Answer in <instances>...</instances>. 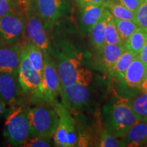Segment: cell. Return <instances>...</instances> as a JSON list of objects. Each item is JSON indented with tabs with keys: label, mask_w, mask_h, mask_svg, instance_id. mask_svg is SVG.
<instances>
[{
	"label": "cell",
	"mask_w": 147,
	"mask_h": 147,
	"mask_svg": "<svg viewBox=\"0 0 147 147\" xmlns=\"http://www.w3.org/2000/svg\"><path fill=\"white\" fill-rule=\"evenodd\" d=\"M7 111V104L0 100V117Z\"/></svg>",
	"instance_id": "cell-34"
},
{
	"label": "cell",
	"mask_w": 147,
	"mask_h": 147,
	"mask_svg": "<svg viewBox=\"0 0 147 147\" xmlns=\"http://www.w3.org/2000/svg\"><path fill=\"white\" fill-rule=\"evenodd\" d=\"M25 16V37L28 41L38 46L45 53L54 54L53 46L49 39L41 18L38 14L32 0H21Z\"/></svg>",
	"instance_id": "cell-6"
},
{
	"label": "cell",
	"mask_w": 147,
	"mask_h": 147,
	"mask_svg": "<svg viewBox=\"0 0 147 147\" xmlns=\"http://www.w3.org/2000/svg\"><path fill=\"white\" fill-rule=\"evenodd\" d=\"M112 1V0H108L107 1Z\"/></svg>",
	"instance_id": "cell-37"
},
{
	"label": "cell",
	"mask_w": 147,
	"mask_h": 147,
	"mask_svg": "<svg viewBox=\"0 0 147 147\" xmlns=\"http://www.w3.org/2000/svg\"><path fill=\"white\" fill-rule=\"evenodd\" d=\"M138 56L140 59L142 61V62L144 64L147 68V42L144 45V47L142 48V51L138 55Z\"/></svg>",
	"instance_id": "cell-32"
},
{
	"label": "cell",
	"mask_w": 147,
	"mask_h": 147,
	"mask_svg": "<svg viewBox=\"0 0 147 147\" xmlns=\"http://www.w3.org/2000/svg\"><path fill=\"white\" fill-rule=\"evenodd\" d=\"M29 136L53 138L57 127L59 117L55 108L47 102L36 104L27 110Z\"/></svg>",
	"instance_id": "cell-4"
},
{
	"label": "cell",
	"mask_w": 147,
	"mask_h": 147,
	"mask_svg": "<svg viewBox=\"0 0 147 147\" xmlns=\"http://www.w3.org/2000/svg\"><path fill=\"white\" fill-rule=\"evenodd\" d=\"M3 44H5L4 42H3L2 41H1V40H0V45H3Z\"/></svg>",
	"instance_id": "cell-36"
},
{
	"label": "cell",
	"mask_w": 147,
	"mask_h": 147,
	"mask_svg": "<svg viewBox=\"0 0 147 147\" xmlns=\"http://www.w3.org/2000/svg\"><path fill=\"white\" fill-rule=\"evenodd\" d=\"M121 138L127 146H147V122L137 121Z\"/></svg>",
	"instance_id": "cell-17"
},
{
	"label": "cell",
	"mask_w": 147,
	"mask_h": 147,
	"mask_svg": "<svg viewBox=\"0 0 147 147\" xmlns=\"http://www.w3.org/2000/svg\"><path fill=\"white\" fill-rule=\"evenodd\" d=\"M106 6L109 9L110 12L115 18L131 21L136 23V14L132 11L128 10L127 8H125L115 0L107 1L106 3Z\"/></svg>",
	"instance_id": "cell-24"
},
{
	"label": "cell",
	"mask_w": 147,
	"mask_h": 147,
	"mask_svg": "<svg viewBox=\"0 0 147 147\" xmlns=\"http://www.w3.org/2000/svg\"><path fill=\"white\" fill-rule=\"evenodd\" d=\"M125 51L124 46L106 44L99 51L102 56V63L109 76H112L116 63Z\"/></svg>",
	"instance_id": "cell-16"
},
{
	"label": "cell",
	"mask_w": 147,
	"mask_h": 147,
	"mask_svg": "<svg viewBox=\"0 0 147 147\" xmlns=\"http://www.w3.org/2000/svg\"><path fill=\"white\" fill-rule=\"evenodd\" d=\"M18 0H0V18L17 5Z\"/></svg>",
	"instance_id": "cell-29"
},
{
	"label": "cell",
	"mask_w": 147,
	"mask_h": 147,
	"mask_svg": "<svg viewBox=\"0 0 147 147\" xmlns=\"http://www.w3.org/2000/svg\"><path fill=\"white\" fill-rule=\"evenodd\" d=\"M21 44L0 45V73L18 76L21 60Z\"/></svg>",
	"instance_id": "cell-13"
},
{
	"label": "cell",
	"mask_w": 147,
	"mask_h": 147,
	"mask_svg": "<svg viewBox=\"0 0 147 147\" xmlns=\"http://www.w3.org/2000/svg\"><path fill=\"white\" fill-rule=\"evenodd\" d=\"M135 14L136 23L139 27L147 32V0L140 3Z\"/></svg>",
	"instance_id": "cell-28"
},
{
	"label": "cell",
	"mask_w": 147,
	"mask_h": 147,
	"mask_svg": "<svg viewBox=\"0 0 147 147\" xmlns=\"http://www.w3.org/2000/svg\"><path fill=\"white\" fill-rule=\"evenodd\" d=\"M28 58L34 68L43 78L44 52L40 48L33 42L27 40L22 44Z\"/></svg>",
	"instance_id": "cell-20"
},
{
	"label": "cell",
	"mask_w": 147,
	"mask_h": 147,
	"mask_svg": "<svg viewBox=\"0 0 147 147\" xmlns=\"http://www.w3.org/2000/svg\"><path fill=\"white\" fill-rule=\"evenodd\" d=\"M116 27L119 33L121 39L124 42L133 34L136 29L138 28V25L136 23L131 21L115 18Z\"/></svg>",
	"instance_id": "cell-25"
},
{
	"label": "cell",
	"mask_w": 147,
	"mask_h": 147,
	"mask_svg": "<svg viewBox=\"0 0 147 147\" xmlns=\"http://www.w3.org/2000/svg\"><path fill=\"white\" fill-rule=\"evenodd\" d=\"M22 94L23 93L18 76L0 73V100L12 106L20 103Z\"/></svg>",
	"instance_id": "cell-14"
},
{
	"label": "cell",
	"mask_w": 147,
	"mask_h": 147,
	"mask_svg": "<svg viewBox=\"0 0 147 147\" xmlns=\"http://www.w3.org/2000/svg\"><path fill=\"white\" fill-rule=\"evenodd\" d=\"M146 69V67L140 59L138 56L136 55L134 57L127 69L124 78L119 81L123 84V89L127 90V92L128 95H131L133 97L140 91V87L144 79Z\"/></svg>",
	"instance_id": "cell-12"
},
{
	"label": "cell",
	"mask_w": 147,
	"mask_h": 147,
	"mask_svg": "<svg viewBox=\"0 0 147 147\" xmlns=\"http://www.w3.org/2000/svg\"><path fill=\"white\" fill-rule=\"evenodd\" d=\"M134 57L135 56L127 50L125 51V52L121 55L116 63L112 75L116 81L119 82L124 78L127 69L134 59Z\"/></svg>",
	"instance_id": "cell-23"
},
{
	"label": "cell",
	"mask_w": 147,
	"mask_h": 147,
	"mask_svg": "<svg viewBox=\"0 0 147 147\" xmlns=\"http://www.w3.org/2000/svg\"><path fill=\"white\" fill-rule=\"evenodd\" d=\"M108 0H74L79 7H84L89 5L106 3Z\"/></svg>",
	"instance_id": "cell-31"
},
{
	"label": "cell",
	"mask_w": 147,
	"mask_h": 147,
	"mask_svg": "<svg viewBox=\"0 0 147 147\" xmlns=\"http://www.w3.org/2000/svg\"><path fill=\"white\" fill-rule=\"evenodd\" d=\"M146 42L147 32L138 27L124 42V47L134 56H136L142 51Z\"/></svg>",
	"instance_id": "cell-19"
},
{
	"label": "cell",
	"mask_w": 147,
	"mask_h": 147,
	"mask_svg": "<svg viewBox=\"0 0 147 147\" xmlns=\"http://www.w3.org/2000/svg\"><path fill=\"white\" fill-rule=\"evenodd\" d=\"M54 142L51 138L37 136H29L21 144L22 147H50L53 146Z\"/></svg>",
	"instance_id": "cell-27"
},
{
	"label": "cell",
	"mask_w": 147,
	"mask_h": 147,
	"mask_svg": "<svg viewBox=\"0 0 147 147\" xmlns=\"http://www.w3.org/2000/svg\"><path fill=\"white\" fill-rule=\"evenodd\" d=\"M105 7V3L80 7L79 29L83 36L89 34L91 29L102 16Z\"/></svg>",
	"instance_id": "cell-15"
},
{
	"label": "cell",
	"mask_w": 147,
	"mask_h": 147,
	"mask_svg": "<svg viewBox=\"0 0 147 147\" xmlns=\"http://www.w3.org/2000/svg\"><path fill=\"white\" fill-rule=\"evenodd\" d=\"M106 4V3H105ZM104 13L106 18V44L124 46L123 42L121 39L116 27L115 17L110 12L109 9L105 7Z\"/></svg>",
	"instance_id": "cell-22"
},
{
	"label": "cell",
	"mask_w": 147,
	"mask_h": 147,
	"mask_svg": "<svg viewBox=\"0 0 147 147\" xmlns=\"http://www.w3.org/2000/svg\"><path fill=\"white\" fill-rule=\"evenodd\" d=\"M53 51L61 87L74 83L91 84L93 75L84 66L82 53L68 43L60 44Z\"/></svg>",
	"instance_id": "cell-1"
},
{
	"label": "cell",
	"mask_w": 147,
	"mask_h": 147,
	"mask_svg": "<svg viewBox=\"0 0 147 147\" xmlns=\"http://www.w3.org/2000/svg\"><path fill=\"white\" fill-rule=\"evenodd\" d=\"M52 106L59 117L57 127L53 136L54 145L59 147L77 146L78 132L76 121L69 110L62 102H57Z\"/></svg>",
	"instance_id": "cell-8"
},
{
	"label": "cell",
	"mask_w": 147,
	"mask_h": 147,
	"mask_svg": "<svg viewBox=\"0 0 147 147\" xmlns=\"http://www.w3.org/2000/svg\"><path fill=\"white\" fill-rule=\"evenodd\" d=\"M109 131L104 129L99 139L98 146L101 147H125L127 144L123 140H119Z\"/></svg>",
	"instance_id": "cell-26"
},
{
	"label": "cell",
	"mask_w": 147,
	"mask_h": 147,
	"mask_svg": "<svg viewBox=\"0 0 147 147\" xmlns=\"http://www.w3.org/2000/svg\"><path fill=\"white\" fill-rule=\"evenodd\" d=\"M25 16L21 0L0 18V40L5 44L19 43L25 36Z\"/></svg>",
	"instance_id": "cell-7"
},
{
	"label": "cell",
	"mask_w": 147,
	"mask_h": 147,
	"mask_svg": "<svg viewBox=\"0 0 147 147\" xmlns=\"http://www.w3.org/2000/svg\"><path fill=\"white\" fill-rule=\"evenodd\" d=\"M102 117L104 128L119 138L124 136L138 121L127 99L123 97L106 103L103 106Z\"/></svg>",
	"instance_id": "cell-2"
},
{
	"label": "cell",
	"mask_w": 147,
	"mask_h": 147,
	"mask_svg": "<svg viewBox=\"0 0 147 147\" xmlns=\"http://www.w3.org/2000/svg\"><path fill=\"white\" fill-rule=\"evenodd\" d=\"M18 78L22 92L32 104L47 103L43 78L32 65L22 44Z\"/></svg>",
	"instance_id": "cell-3"
},
{
	"label": "cell",
	"mask_w": 147,
	"mask_h": 147,
	"mask_svg": "<svg viewBox=\"0 0 147 147\" xmlns=\"http://www.w3.org/2000/svg\"><path fill=\"white\" fill-rule=\"evenodd\" d=\"M43 80L45 87L47 103L53 105L59 102L61 84L59 76L56 61L53 56L49 53H44Z\"/></svg>",
	"instance_id": "cell-11"
},
{
	"label": "cell",
	"mask_w": 147,
	"mask_h": 147,
	"mask_svg": "<svg viewBox=\"0 0 147 147\" xmlns=\"http://www.w3.org/2000/svg\"><path fill=\"white\" fill-rule=\"evenodd\" d=\"M92 45L95 50L100 51L106 45V18L104 12L98 21L89 33Z\"/></svg>",
	"instance_id": "cell-21"
},
{
	"label": "cell",
	"mask_w": 147,
	"mask_h": 147,
	"mask_svg": "<svg viewBox=\"0 0 147 147\" xmlns=\"http://www.w3.org/2000/svg\"><path fill=\"white\" fill-rule=\"evenodd\" d=\"M115 1L120 3L125 8H127L128 10L132 11L134 13L136 12L140 5V2L138 0H115Z\"/></svg>",
	"instance_id": "cell-30"
},
{
	"label": "cell",
	"mask_w": 147,
	"mask_h": 147,
	"mask_svg": "<svg viewBox=\"0 0 147 147\" xmlns=\"http://www.w3.org/2000/svg\"><path fill=\"white\" fill-rule=\"evenodd\" d=\"M140 89V91H147V68L146 71H145L144 79H143V81L141 84Z\"/></svg>",
	"instance_id": "cell-33"
},
{
	"label": "cell",
	"mask_w": 147,
	"mask_h": 147,
	"mask_svg": "<svg viewBox=\"0 0 147 147\" xmlns=\"http://www.w3.org/2000/svg\"><path fill=\"white\" fill-rule=\"evenodd\" d=\"M45 28L49 29L65 16L69 11L65 0H32Z\"/></svg>",
	"instance_id": "cell-9"
},
{
	"label": "cell",
	"mask_w": 147,
	"mask_h": 147,
	"mask_svg": "<svg viewBox=\"0 0 147 147\" xmlns=\"http://www.w3.org/2000/svg\"><path fill=\"white\" fill-rule=\"evenodd\" d=\"M138 1H140V3H142L143 2H144V1H146V0H138Z\"/></svg>",
	"instance_id": "cell-35"
},
{
	"label": "cell",
	"mask_w": 147,
	"mask_h": 147,
	"mask_svg": "<svg viewBox=\"0 0 147 147\" xmlns=\"http://www.w3.org/2000/svg\"><path fill=\"white\" fill-rule=\"evenodd\" d=\"M60 96L62 103L68 109L83 110L91 103V93L89 85L74 83L61 87Z\"/></svg>",
	"instance_id": "cell-10"
},
{
	"label": "cell",
	"mask_w": 147,
	"mask_h": 147,
	"mask_svg": "<svg viewBox=\"0 0 147 147\" xmlns=\"http://www.w3.org/2000/svg\"><path fill=\"white\" fill-rule=\"evenodd\" d=\"M127 103L138 121L147 122V91H140L127 99Z\"/></svg>",
	"instance_id": "cell-18"
},
{
	"label": "cell",
	"mask_w": 147,
	"mask_h": 147,
	"mask_svg": "<svg viewBox=\"0 0 147 147\" xmlns=\"http://www.w3.org/2000/svg\"><path fill=\"white\" fill-rule=\"evenodd\" d=\"M28 107L18 103L12 106L5 121L3 136L12 146H21L29 136Z\"/></svg>",
	"instance_id": "cell-5"
}]
</instances>
